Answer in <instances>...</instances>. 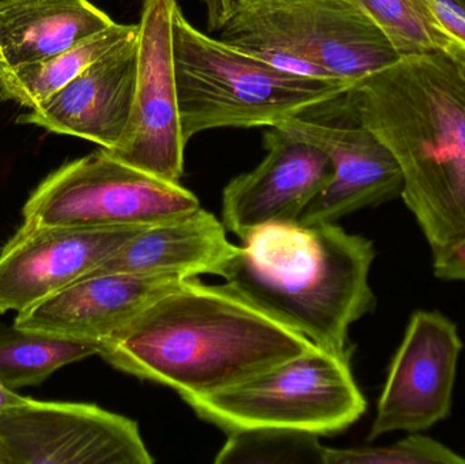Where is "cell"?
<instances>
[{
    "label": "cell",
    "mask_w": 465,
    "mask_h": 464,
    "mask_svg": "<svg viewBox=\"0 0 465 464\" xmlns=\"http://www.w3.org/2000/svg\"><path fill=\"white\" fill-rule=\"evenodd\" d=\"M173 49L185 143L215 128L276 127L338 103L354 84L276 70L201 32L180 5L174 11Z\"/></svg>",
    "instance_id": "cell-4"
},
{
    "label": "cell",
    "mask_w": 465,
    "mask_h": 464,
    "mask_svg": "<svg viewBox=\"0 0 465 464\" xmlns=\"http://www.w3.org/2000/svg\"><path fill=\"white\" fill-rule=\"evenodd\" d=\"M138 24H117L48 59L0 70V98L35 108L67 86L93 63L138 35Z\"/></svg>",
    "instance_id": "cell-18"
},
{
    "label": "cell",
    "mask_w": 465,
    "mask_h": 464,
    "mask_svg": "<svg viewBox=\"0 0 465 464\" xmlns=\"http://www.w3.org/2000/svg\"><path fill=\"white\" fill-rule=\"evenodd\" d=\"M114 24L89 0H16L0 10V70L48 59Z\"/></svg>",
    "instance_id": "cell-17"
},
{
    "label": "cell",
    "mask_w": 465,
    "mask_h": 464,
    "mask_svg": "<svg viewBox=\"0 0 465 464\" xmlns=\"http://www.w3.org/2000/svg\"><path fill=\"white\" fill-rule=\"evenodd\" d=\"M207 10V22L212 32H221L240 13L245 0H201Z\"/></svg>",
    "instance_id": "cell-26"
},
{
    "label": "cell",
    "mask_w": 465,
    "mask_h": 464,
    "mask_svg": "<svg viewBox=\"0 0 465 464\" xmlns=\"http://www.w3.org/2000/svg\"><path fill=\"white\" fill-rule=\"evenodd\" d=\"M201 207L180 183L139 171L100 149L48 174L22 214L27 225L120 228L154 225Z\"/></svg>",
    "instance_id": "cell-6"
},
{
    "label": "cell",
    "mask_w": 465,
    "mask_h": 464,
    "mask_svg": "<svg viewBox=\"0 0 465 464\" xmlns=\"http://www.w3.org/2000/svg\"><path fill=\"white\" fill-rule=\"evenodd\" d=\"M14 2H16V0H0V10Z\"/></svg>",
    "instance_id": "cell-29"
},
{
    "label": "cell",
    "mask_w": 465,
    "mask_h": 464,
    "mask_svg": "<svg viewBox=\"0 0 465 464\" xmlns=\"http://www.w3.org/2000/svg\"><path fill=\"white\" fill-rule=\"evenodd\" d=\"M434 275L442 281H455L465 283V240L433 253Z\"/></svg>",
    "instance_id": "cell-24"
},
{
    "label": "cell",
    "mask_w": 465,
    "mask_h": 464,
    "mask_svg": "<svg viewBox=\"0 0 465 464\" xmlns=\"http://www.w3.org/2000/svg\"><path fill=\"white\" fill-rule=\"evenodd\" d=\"M98 356V343L0 324V380L13 390L37 386L60 368Z\"/></svg>",
    "instance_id": "cell-19"
},
{
    "label": "cell",
    "mask_w": 465,
    "mask_h": 464,
    "mask_svg": "<svg viewBox=\"0 0 465 464\" xmlns=\"http://www.w3.org/2000/svg\"><path fill=\"white\" fill-rule=\"evenodd\" d=\"M231 45L283 73L306 76V78L341 81V79L333 78L322 65L284 46L270 45V44H231Z\"/></svg>",
    "instance_id": "cell-23"
},
{
    "label": "cell",
    "mask_w": 465,
    "mask_h": 464,
    "mask_svg": "<svg viewBox=\"0 0 465 464\" xmlns=\"http://www.w3.org/2000/svg\"><path fill=\"white\" fill-rule=\"evenodd\" d=\"M30 398L22 397L15 390L10 389L0 380V413L8 410V409L16 408V406L24 405Z\"/></svg>",
    "instance_id": "cell-27"
},
{
    "label": "cell",
    "mask_w": 465,
    "mask_h": 464,
    "mask_svg": "<svg viewBox=\"0 0 465 464\" xmlns=\"http://www.w3.org/2000/svg\"><path fill=\"white\" fill-rule=\"evenodd\" d=\"M190 278L112 272L89 275L18 312L19 329L98 343Z\"/></svg>",
    "instance_id": "cell-14"
},
{
    "label": "cell",
    "mask_w": 465,
    "mask_h": 464,
    "mask_svg": "<svg viewBox=\"0 0 465 464\" xmlns=\"http://www.w3.org/2000/svg\"><path fill=\"white\" fill-rule=\"evenodd\" d=\"M431 5L448 32L465 46V0H431Z\"/></svg>",
    "instance_id": "cell-25"
},
{
    "label": "cell",
    "mask_w": 465,
    "mask_h": 464,
    "mask_svg": "<svg viewBox=\"0 0 465 464\" xmlns=\"http://www.w3.org/2000/svg\"><path fill=\"white\" fill-rule=\"evenodd\" d=\"M374 258L371 240L335 222H275L237 245L220 277L314 345L351 357L350 327L376 307Z\"/></svg>",
    "instance_id": "cell-3"
},
{
    "label": "cell",
    "mask_w": 465,
    "mask_h": 464,
    "mask_svg": "<svg viewBox=\"0 0 465 464\" xmlns=\"http://www.w3.org/2000/svg\"><path fill=\"white\" fill-rule=\"evenodd\" d=\"M339 108L398 161L401 196L431 253L465 240V59L401 54L352 84Z\"/></svg>",
    "instance_id": "cell-2"
},
{
    "label": "cell",
    "mask_w": 465,
    "mask_h": 464,
    "mask_svg": "<svg viewBox=\"0 0 465 464\" xmlns=\"http://www.w3.org/2000/svg\"><path fill=\"white\" fill-rule=\"evenodd\" d=\"M221 38L292 49L351 84L401 56L358 0H252Z\"/></svg>",
    "instance_id": "cell-7"
},
{
    "label": "cell",
    "mask_w": 465,
    "mask_h": 464,
    "mask_svg": "<svg viewBox=\"0 0 465 464\" xmlns=\"http://www.w3.org/2000/svg\"><path fill=\"white\" fill-rule=\"evenodd\" d=\"M314 346L226 283L190 278L101 340L98 356L187 402L246 383Z\"/></svg>",
    "instance_id": "cell-1"
},
{
    "label": "cell",
    "mask_w": 465,
    "mask_h": 464,
    "mask_svg": "<svg viewBox=\"0 0 465 464\" xmlns=\"http://www.w3.org/2000/svg\"><path fill=\"white\" fill-rule=\"evenodd\" d=\"M276 128L313 144L333 166L332 180L309 204L300 222H336L401 196L403 176L398 161L376 135L357 122L338 124L297 116Z\"/></svg>",
    "instance_id": "cell-13"
},
{
    "label": "cell",
    "mask_w": 465,
    "mask_h": 464,
    "mask_svg": "<svg viewBox=\"0 0 465 464\" xmlns=\"http://www.w3.org/2000/svg\"><path fill=\"white\" fill-rule=\"evenodd\" d=\"M401 54H447L465 59V46L448 32L431 0H358Z\"/></svg>",
    "instance_id": "cell-20"
},
{
    "label": "cell",
    "mask_w": 465,
    "mask_h": 464,
    "mask_svg": "<svg viewBox=\"0 0 465 464\" xmlns=\"http://www.w3.org/2000/svg\"><path fill=\"white\" fill-rule=\"evenodd\" d=\"M144 228L22 223L0 252V313L22 312L86 277Z\"/></svg>",
    "instance_id": "cell-11"
},
{
    "label": "cell",
    "mask_w": 465,
    "mask_h": 464,
    "mask_svg": "<svg viewBox=\"0 0 465 464\" xmlns=\"http://www.w3.org/2000/svg\"><path fill=\"white\" fill-rule=\"evenodd\" d=\"M235 247L223 222L201 207L146 226L86 277L112 272L183 278L220 275Z\"/></svg>",
    "instance_id": "cell-16"
},
{
    "label": "cell",
    "mask_w": 465,
    "mask_h": 464,
    "mask_svg": "<svg viewBox=\"0 0 465 464\" xmlns=\"http://www.w3.org/2000/svg\"><path fill=\"white\" fill-rule=\"evenodd\" d=\"M139 33V32H138ZM138 71V35L104 54L48 100L16 119L49 133L116 149L130 120Z\"/></svg>",
    "instance_id": "cell-15"
},
{
    "label": "cell",
    "mask_w": 465,
    "mask_h": 464,
    "mask_svg": "<svg viewBox=\"0 0 465 464\" xmlns=\"http://www.w3.org/2000/svg\"><path fill=\"white\" fill-rule=\"evenodd\" d=\"M350 360L314 346L246 383L187 403L228 435L249 429L338 435L368 409Z\"/></svg>",
    "instance_id": "cell-5"
},
{
    "label": "cell",
    "mask_w": 465,
    "mask_h": 464,
    "mask_svg": "<svg viewBox=\"0 0 465 464\" xmlns=\"http://www.w3.org/2000/svg\"><path fill=\"white\" fill-rule=\"evenodd\" d=\"M249 2H252V0H245V5H248ZM245 5H243V7H245ZM242 8H241V10H242Z\"/></svg>",
    "instance_id": "cell-30"
},
{
    "label": "cell",
    "mask_w": 465,
    "mask_h": 464,
    "mask_svg": "<svg viewBox=\"0 0 465 464\" xmlns=\"http://www.w3.org/2000/svg\"><path fill=\"white\" fill-rule=\"evenodd\" d=\"M0 464H10L8 463L7 457H5V449H3L2 444H0Z\"/></svg>",
    "instance_id": "cell-28"
},
{
    "label": "cell",
    "mask_w": 465,
    "mask_h": 464,
    "mask_svg": "<svg viewBox=\"0 0 465 464\" xmlns=\"http://www.w3.org/2000/svg\"><path fill=\"white\" fill-rule=\"evenodd\" d=\"M267 154L234 177L223 193V222L241 242L262 226L300 220L333 176L330 158L276 127L264 133Z\"/></svg>",
    "instance_id": "cell-12"
},
{
    "label": "cell",
    "mask_w": 465,
    "mask_h": 464,
    "mask_svg": "<svg viewBox=\"0 0 465 464\" xmlns=\"http://www.w3.org/2000/svg\"><path fill=\"white\" fill-rule=\"evenodd\" d=\"M463 340L439 311H417L391 362L369 432L373 441L392 432H425L452 413Z\"/></svg>",
    "instance_id": "cell-10"
},
{
    "label": "cell",
    "mask_w": 465,
    "mask_h": 464,
    "mask_svg": "<svg viewBox=\"0 0 465 464\" xmlns=\"http://www.w3.org/2000/svg\"><path fill=\"white\" fill-rule=\"evenodd\" d=\"M10 464H152L139 425L89 403L38 402L0 413Z\"/></svg>",
    "instance_id": "cell-9"
},
{
    "label": "cell",
    "mask_w": 465,
    "mask_h": 464,
    "mask_svg": "<svg viewBox=\"0 0 465 464\" xmlns=\"http://www.w3.org/2000/svg\"><path fill=\"white\" fill-rule=\"evenodd\" d=\"M177 0H143L138 33V71L130 120L111 153L117 160L168 182L184 174V136L174 68ZM108 152V150H106Z\"/></svg>",
    "instance_id": "cell-8"
},
{
    "label": "cell",
    "mask_w": 465,
    "mask_h": 464,
    "mask_svg": "<svg viewBox=\"0 0 465 464\" xmlns=\"http://www.w3.org/2000/svg\"><path fill=\"white\" fill-rule=\"evenodd\" d=\"M324 464H465V457L417 432L390 446L327 449Z\"/></svg>",
    "instance_id": "cell-22"
},
{
    "label": "cell",
    "mask_w": 465,
    "mask_h": 464,
    "mask_svg": "<svg viewBox=\"0 0 465 464\" xmlns=\"http://www.w3.org/2000/svg\"><path fill=\"white\" fill-rule=\"evenodd\" d=\"M320 436L282 429H249L229 433L214 462L256 464H324L327 447Z\"/></svg>",
    "instance_id": "cell-21"
}]
</instances>
